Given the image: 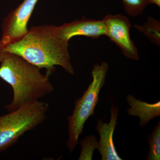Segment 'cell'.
<instances>
[{"mask_svg":"<svg viewBox=\"0 0 160 160\" xmlns=\"http://www.w3.org/2000/svg\"><path fill=\"white\" fill-rule=\"evenodd\" d=\"M129 107L126 112L130 116L139 118V125L142 127L147 125L151 120L160 116V101L149 103L137 99L132 94L126 97Z\"/></svg>","mask_w":160,"mask_h":160,"instance_id":"9","label":"cell"},{"mask_svg":"<svg viewBox=\"0 0 160 160\" xmlns=\"http://www.w3.org/2000/svg\"><path fill=\"white\" fill-rule=\"evenodd\" d=\"M150 2H151V4H155L160 7V0H150Z\"/></svg>","mask_w":160,"mask_h":160,"instance_id":"15","label":"cell"},{"mask_svg":"<svg viewBox=\"0 0 160 160\" xmlns=\"http://www.w3.org/2000/svg\"><path fill=\"white\" fill-rule=\"evenodd\" d=\"M109 64L106 62L94 64L92 71V82L81 98L75 102L72 114L67 117L68 136L66 145L70 153L78 144L80 136L83 133L84 125L89 117L94 115L101 89L106 82Z\"/></svg>","mask_w":160,"mask_h":160,"instance_id":"3","label":"cell"},{"mask_svg":"<svg viewBox=\"0 0 160 160\" xmlns=\"http://www.w3.org/2000/svg\"><path fill=\"white\" fill-rule=\"evenodd\" d=\"M38 0H24L22 3L4 19L0 49L17 42L29 32L27 24Z\"/></svg>","mask_w":160,"mask_h":160,"instance_id":"5","label":"cell"},{"mask_svg":"<svg viewBox=\"0 0 160 160\" xmlns=\"http://www.w3.org/2000/svg\"><path fill=\"white\" fill-rule=\"evenodd\" d=\"M119 109L116 106L110 107V118L109 123L103 122V119H97L96 129L100 135L98 150L102 160H122L116 149L113 136L117 125Z\"/></svg>","mask_w":160,"mask_h":160,"instance_id":"8","label":"cell"},{"mask_svg":"<svg viewBox=\"0 0 160 160\" xmlns=\"http://www.w3.org/2000/svg\"><path fill=\"white\" fill-rule=\"evenodd\" d=\"M40 69L19 56L6 52L1 62L0 78L9 84L13 90L12 101L5 107L9 112L39 101L53 91L49 78L50 74H42Z\"/></svg>","mask_w":160,"mask_h":160,"instance_id":"2","label":"cell"},{"mask_svg":"<svg viewBox=\"0 0 160 160\" xmlns=\"http://www.w3.org/2000/svg\"><path fill=\"white\" fill-rule=\"evenodd\" d=\"M127 14L132 17L142 14L144 9L149 4L150 0H122Z\"/></svg>","mask_w":160,"mask_h":160,"instance_id":"13","label":"cell"},{"mask_svg":"<svg viewBox=\"0 0 160 160\" xmlns=\"http://www.w3.org/2000/svg\"><path fill=\"white\" fill-rule=\"evenodd\" d=\"M134 28L142 32L153 44L160 46V23L151 17L147 18V22L142 26L135 25Z\"/></svg>","mask_w":160,"mask_h":160,"instance_id":"10","label":"cell"},{"mask_svg":"<svg viewBox=\"0 0 160 160\" xmlns=\"http://www.w3.org/2000/svg\"><path fill=\"white\" fill-rule=\"evenodd\" d=\"M49 109L48 103L37 101L0 116V152L13 146L25 132L42 124Z\"/></svg>","mask_w":160,"mask_h":160,"instance_id":"4","label":"cell"},{"mask_svg":"<svg viewBox=\"0 0 160 160\" xmlns=\"http://www.w3.org/2000/svg\"><path fill=\"white\" fill-rule=\"evenodd\" d=\"M149 152L146 160H160V122L158 121L151 134L147 137Z\"/></svg>","mask_w":160,"mask_h":160,"instance_id":"11","label":"cell"},{"mask_svg":"<svg viewBox=\"0 0 160 160\" xmlns=\"http://www.w3.org/2000/svg\"><path fill=\"white\" fill-rule=\"evenodd\" d=\"M103 20L106 27L105 35L121 49L127 58L138 60L137 47L129 35L131 24L128 18L122 14H109Z\"/></svg>","mask_w":160,"mask_h":160,"instance_id":"6","label":"cell"},{"mask_svg":"<svg viewBox=\"0 0 160 160\" xmlns=\"http://www.w3.org/2000/svg\"><path fill=\"white\" fill-rule=\"evenodd\" d=\"M6 54V52H5L2 51V50L0 49V62H2L3 60V59L5 58V55Z\"/></svg>","mask_w":160,"mask_h":160,"instance_id":"14","label":"cell"},{"mask_svg":"<svg viewBox=\"0 0 160 160\" xmlns=\"http://www.w3.org/2000/svg\"><path fill=\"white\" fill-rule=\"evenodd\" d=\"M58 36L64 42L69 43L72 38L83 36L98 38L106 34V27L103 20H94L84 18L70 23H65L56 28Z\"/></svg>","mask_w":160,"mask_h":160,"instance_id":"7","label":"cell"},{"mask_svg":"<svg viewBox=\"0 0 160 160\" xmlns=\"http://www.w3.org/2000/svg\"><path fill=\"white\" fill-rule=\"evenodd\" d=\"M56 28L53 25L32 26L21 39L1 50L19 56L40 69H46L49 74L54 71L55 66H59L74 75L69 44L59 38Z\"/></svg>","mask_w":160,"mask_h":160,"instance_id":"1","label":"cell"},{"mask_svg":"<svg viewBox=\"0 0 160 160\" xmlns=\"http://www.w3.org/2000/svg\"><path fill=\"white\" fill-rule=\"evenodd\" d=\"M78 144L82 147V150L78 160H92L94 150L99 147V142L96 137L92 135L86 136Z\"/></svg>","mask_w":160,"mask_h":160,"instance_id":"12","label":"cell"}]
</instances>
